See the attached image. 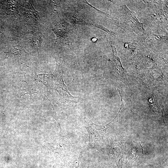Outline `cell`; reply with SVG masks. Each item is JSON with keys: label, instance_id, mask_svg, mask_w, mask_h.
<instances>
[{"label": "cell", "instance_id": "9", "mask_svg": "<svg viewBox=\"0 0 168 168\" xmlns=\"http://www.w3.org/2000/svg\"><path fill=\"white\" fill-rule=\"evenodd\" d=\"M98 40V38L96 37H93L92 38L91 40L92 42H96Z\"/></svg>", "mask_w": 168, "mask_h": 168}, {"label": "cell", "instance_id": "6", "mask_svg": "<svg viewBox=\"0 0 168 168\" xmlns=\"http://www.w3.org/2000/svg\"><path fill=\"white\" fill-rule=\"evenodd\" d=\"M68 18L74 24L92 26L104 31L105 29V27L77 14H70L68 15Z\"/></svg>", "mask_w": 168, "mask_h": 168}, {"label": "cell", "instance_id": "7", "mask_svg": "<svg viewBox=\"0 0 168 168\" xmlns=\"http://www.w3.org/2000/svg\"><path fill=\"white\" fill-rule=\"evenodd\" d=\"M106 39L112 48L113 52V62L116 67V68L118 70H120L121 71H122V72H124V70L122 66L120 59L118 57L116 48L111 43L109 42L107 38Z\"/></svg>", "mask_w": 168, "mask_h": 168}, {"label": "cell", "instance_id": "5", "mask_svg": "<svg viewBox=\"0 0 168 168\" xmlns=\"http://www.w3.org/2000/svg\"><path fill=\"white\" fill-rule=\"evenodd\" d=\"M26 52L19 44H13L4 48L0 54V61L6 58L21 56Z\"/></svg>", "mask_w": 168, "mask_h": 168}, {"label": "cell", "instance_id": "4", "mask_svg": "<svg viewBox=\"0 0 168 168\" xmlns=\"http://www.w3.org/2000/svg\"><path fill=\"white\" fill-rule=\"evenodd\" d=\"M143 149L140 142L133 141L128 150V158L130 164L132 165L143 154Z\"/></svg>", "mask_w": 168, "mask_h": 168}, {"label": "cell", "instance_id": "1", "mask_svg": "<svg viewBox=\"0 0 168 168\" xmlns=\"http://www.w3.org/2000/svg\"><path fill=\"white\" fill-rule=\"evenodd\" d=\"M117 115L110 122L104 125H99L90 120L86 122L85 127L87 131L89 136V145L94 148H98L104 142V137L109 125L116 118Z\"/></svg>", "mask_w": 168, "mask_h": 168}, {"label": "cell", "instance_id": "2", "mask_svg": "<svg viewBox=\"0 0 168 168\" xmlns=\"http://www.w3.org/2000/svg\"><path fill=\"white\" fill-rule=\"evenodd\" d=\"M52 30L56 35V42L67 43L74 35V28L71 25L66 22L55 26Z\"/></svg>", "mask_w": 168, "mask_h": 168}, {"label": "cell", "instance_id": "3", "mask_svg": "<svg viewBox=\"0 0 168 168\" xmlns=\"http://www.w3.org/2000/svg\"><path fill=\"white\" fill-rule=\"evenodd\" d=\"M122 7L124 19L127 24L132 30H139L145 34L143 25L138 21L136 17V14L129 10L125 5H123Z\"/></svg>", "mask_w": 168, "mask_h": 168}, {"label": "cell", "instance_id": "8", "mask_svg": "<svg viewBox=\"0 0 168 168\" xmlns=\"http://www.w3.org/2000/svg\"><path fill=\"white\" fill-rule=\"evenodd\" d=\"M43 41L41 35L33 36L31 40V42L34 46L37 47L40 46Z\"/></svg>", "mask_w": 168, "mask_h": 168}]
</instances>
